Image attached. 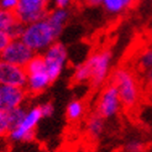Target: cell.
<instances>
[{
  "instance_id": "6da1fadb",
  "label": "cell",
  "mask_w": 152,
  "mask_h": 152,
  "mask_svg": "<svg viewBox=\"0 0 152 152\" xmlns=\"http://www.w3.org/2000/svg\"><path fill=\"white\" fill-rule=\"evenodd\" d=\"M61 36V32L53 27L50 21L43 18L31 24L24 25V30L20 39L35 53L41 55L51 45H53Z\"/></svg>"
},
{
  "instance_id": "7a4b0ae2",
  "label": "cell",
  "mask_w": 152,
  "mask_h": 152,
  "mask_svg": "<svg viewBox=\"0 0 152 152\" xmlns=\"http://www.w3.org/2000/svg\"><path fill=\"white\" fill-rule=\"evenodd\" d=\"M111 83L116 87L123 106L132 109L140 100V86L135 74L127 68H118L111 75Z\"/></svg>"
},
{
  "instance_id": "3957f363",
  "label": "cell",
  "mask_w": 152,
  "mask_h": 152,
  "mask_svg": "<svg viewBox=\"0 0 152 152\" xmlns=\"http://www.w3.org/2000/svg\"><path fill=\"white\" fill-rule=\"evenodd\" d=\"M27 73V82H26V92L31 95H37L45 92L51 84L52 79L45 68V62L42 55H36L25 67Z\"/></svg>"
},
{
  "instance_id": "277c9868",
  "label": "cell",
  "mask_w": 152,
  "mask_h": 152,
  "mask_svg": "<svg viewBox=\"0 0 152 152\" xmlns=\"http://www.w3.org/2000/svg\"><path fill=\"white\" fill-rule=\"evenodd\" d=\"M43 119L40 105L26 109V114L20 123L10 129L7 139L12 142H30L35 137V130Z\"/></svg>"
},
{
  "instance_id": "5b68a950",
  "label": "cell",
  "mask_w": 152,
  "mask_h": 152,
  "mask_svg": "<svg viewBox=\"0 0 152 152\" xmlns=\"http://www.w3.org/2000/svg\"><path fill=\"white\" fill-rule=\"evenodd\" d=\"M113 55L108 50L98 51L90 55L84 62L87 63L90 72V83L93 87H100L108 79L110 74Z\"/></svg>"
},
{
  "instance_id": "8992f818",
  "label": "cell",
  "mask_w": 152,
  "mask_h": 152,
  "mask_svg": "<svg viewBox=\"0 0 152 152\" xmlns=\"http://www.w3.org/2000/svg\"><path fill=\"white\" fill-rule=\"evenodd\" d=\"M43 62H45V68L50 75L52 82H55L61 74H62L64 67L68 61V51L63 43L56 41L53 45L41 53Z\"/></svg>"
},
{
  "instance_id": "52a82bcc",
  "label": "cell",
  "mask_w": 152,
  "mask_h": 152,
  "mask_svg": "<svg viewBox=\"0 0 152 152\" xmlns=\"http://www.w3.org/2000/svg\"><path fill=\"white\" fill-rule=\"evenodd\" d=\"M51 0H19L15 16L24 25L46 18L50 11Z\"/></svg>"
},
{
  "instance_id": "ba28073f",
  "label": "cell",
  "mask_w": 152,
  "mask_h": 152,
  "mask_svg": "<svg viewBox=\"0 0 152 152\" xmlns=\"http://www.w3.org/2000/svg\"><path fill=\"white\" fill-rule=\"evenodd\" d=\"M123 106L118 93L116 87L113 84H108L103 88L96 100V113L102 115L104 119H110L115 116Z\"/></svg>"
},
{
  "instance_id": "9c48e42d",
  "label": "cell",
  "mask_w": 152,
  "mask_h": 152,
  "mask_svg": "<svg viewBox=\"0 0 152 152\" xmlns=\"http://www.w3.org/2000/svg\"><path fill=\"white\" fill-rule=\"evenodd\" d=\"M35 55L36 53L21 39H11L7 46L0 53V58L12 64L26 67Z\"/></svg>"
},
{
  "instance_id": "30bf717a",
  "label": "cell",
  "mask_w": 152,
  "mask_h": 152,
  "mask_svg": "<svg viewBox=\"0 0 152 152\" xmlns=\"http://www.w3.org/2000/svg\"><path fill=\"white\" fill-rule=\"evenodd\" d=\"M27 92L22 87L0 86V110L9 113L16 108L24 106Z\"/></svg>"
},
{
  "instance_id": "8fae6325",
  "label": "cell",
  "mask_w": 152,
  "mask_h": 152,
  "mask_svg": "<svg viewBox=\"0 0 152 152\" xmlns=\"http://www.w3.org/2000/svg\"><path fill=\"white\" fill-rule=\"evenodd\" d=\"M27 73L25 67L12 64L0 58V86L26 87Z\"/></svg>"
},
{
  "instance_id": "7c38bea8",
  "label": "cell",
  "mask_w": 152,
  "mask_h": 152,
  "mask_svg": "<svg viewBox=\"0 0 152 152\" xmlns=\"http://www.w3.org/2000/svg\"><path fill=\"white\" fill-rule=\"evenodd\" d=\"M69 10L68 9H59V7H52L46 15V19L50 21V24L55 27L58 32L62 34L64 26L69 20Z\"/></svg>"
},
{
  "instance_id": "4fadbf2b",
  "label": "cell",
  "mask_w": 152,
  "mask_h": 152,
  "mask_svg": "<svg viewBox=\"0 0 152 152\" xmlns=\"http://www.w3.org/2000/svg\"><path fill=\"white\" fill-rule=\"evenodd\" d=\"M104 129H105V119L102 115H99L98 113L92 114V115L87 119L86 130H87V134L92 139L100 137L104 132Z\"/></svg>"
},
{
  "instance_id": "5bb4252c",
  "label": "cell",
  "mask_w": 152,
  "mask_h": 152,
  "mask_svg": "<svg viewBox=\"0 0 152 152\" xmlns=\"http://www.w3.org/2000/svg\"><path fill=\"white\" fill-rule=\"evenodd\" d=\"M86 113L84 103L79 99H73L68 103L66 108V115L69 121H78L83 118Z\"/></svg>"
},
{
  "instance_id": "9a60e30c",
  "label": "cell",
  "mask_w": 152,
  "mask_h": 152,
  "mask_svg": "<svg viewBox=\"0 0 152 152\" xmlns=\"http://www.w3.org/2000/svg\"><path fill=\"white\" fill-rule=\"evenodd\" d=\"M134 3L135 0H103L102 5L109 14L116 15V14L124 12Z\"/></svg>"
},
{
  "instance_id": "2e32d148",
  "label": "cell",
  "mask_w": 152,
  "mask_h": 152,
  "mask_svg": "<svg viewBox=\"0 0 152 152\" xmlns=\"http://www.w3.org/2000/svg\"><path fill=\"white\" fill-rule=\"evenodd\" d=\"M19 20L16 19L14 12L10 11H5L0 9V31L6 32L9 35V31L11 30V27L16 24Z\"/></svg>"
},
{
  "instance_id": "e0dca14e",
  "label": "cell",
  "mask_w": 152,
  "mask_h": 152,
  "mask_svg": "<svg viewBox=\"0 0 152 152\" xmlns=\"http://www.w3.org/2000/svg\"><path fill=\"white\" fill-rule=\"evenodd\" d=\"M73 80L75 83H86L90 80V72L86 62H82L75 67L73 73Z\"/></svg>"
},
{
  "instance_id": "ac0fdd59",
  "label": "cell",
  "mask_w": 152,
  "mask_h": 152,
  "mask_svg": "<svg viewBox=\"0 0 152 152\" xmlns=\"http://www.w3.org/2000/svg\"><path fill=\"white\" fill-rule=\"evenodd\" d=\"M137 64L143 72L152 69V47L145 48L140 53L137 57Z\"/></svg>"
},
{
  "instance_id": "d6986e66",
  "label": "cell",
  "mask_w": 152,
  "mask_h": 152,
  "mask_svg": "<svg viewBox=\"0 0 152 152\" xmlns=\"http://www.w3.org/2000/svg\"><path fill=\"white\" fill-rule=\"evenodd\" d=\"M26 109L25 106H20V108H16L11 111L7 113V115H9V120H10V124H11V127L16 126L20 121L24 119L25 114H26Z\"/></svg>"
},
{
  "instance_id": "ffe728a7",
  "label": "cell",
  "mask_w": 152,
  "mask_h": 152,
  "mask_svg": "<svg viewBox=\"0 0 152 152\" xmlns=\"http://www.w3.org/2000/svg\"><path fill=\"white\" fill-rule=\"evenodd\" d=\"M10 129H11V124L9 120V115H7V113L0 110V139L7 137Z\"/></svg>"
},
{
  "instance_id": "44dd1931",
  "label": "cell",
  "mask_w": 152,
  "mask_h": 152,
  "mask_svg": "<svg viewBox=\"0 0 152 152\" xmlns=\"http://www.w3.org/2000/svg\"><path fill=\"white\" fill-rule=\"evenodd\" d=\"M19 5V0H0V9L5 11L15 12Z\"/></svg>"
},
{
  "instance_id": "7402d4cb",
  "label": "cell",
  "mask_w": 152,
  "mask_h": 152,
  "mask_svg": "<svg viewBox=\"0 0 152 152\" xmlns=\"http://www.w3.org/2000/svg\"><path fill=\"white\" fill-rule=\"evenodd\" d=\"M40 109H41L43 118H50V116L53 115V113H55V106H53V104L50 103V102L40 104Z\"/></svg>"
},
{
  "instance_id": "603a6c76",
  "label": "cell",
  "mask_w": 152,
  "mask_h": 152,
  "mask_svg": "<svg viewBox=\"0 0 152 152\" xmlns=\"http://www.w3.org/2000/svg\"><path fill=\"white\" fill-rule=\"evenodd\" d=\"M125 148L127 152H135V151L142 150V143L140 140H130V141H127Z\"/></svg>"
},
{
  "instance_id": "cb8c5ba5",
  "label": "cell",
  "mask_w": 152,
  "mask_h": 152,
  "mask_svg": "<svg viewBox=\"0 0 152 152\" xmlns=\"http://www.w3.org/2000/svg\"><path fill=\"white\" fill-rule=\"evenodd\" d=\"M73 3V0H51V5L53 7H59V9H68Z\"/></svg>"
},
{
  "instance_id": "d4e9b609",
  "label": "cell",
  "mask_w": 152,
  "mask_h": 152,
  "mask_svg": "<svg viewBox=\"0 0 152 152\" xmlns=\"http://www.w3.org/2000/svg\"><path fill=\"white\" fill-rule=\"evenodd\" d=\"M11 41V37L7 35L6 32H3L0 31V53L3 52V50L7 46V43Z\"/></svg>"
},
{
  "instance_id": "484cf974",
  "label": "cell",
  "mask_w": 152,
  "mask_h": 152,
  "mask_svg": "<svg viewBox=\"0 0 152 152\" xmlns=\"http://www.w3.org/2000/svg\"><path fill=\"white\" fill-rule=\"evenodd\" d=\"M145 74H143V79H145V83L150 87L152 88V69H148L146 72H143Z\"/></svg>"
},
{
  "instance_id": "4316f807",
  "label": "cell",
  "mask_w": 152,
  "mask_h": 152,
  "mask_svg": "<svg viewBox=\"0 0 152 152\" xmlns=\"http://www.w3.org/2000/svg\"><path fill=\"white\" fill-rule=\"evenodd\" d=\"M84 4H87L89 6H99L103 4V0H86Z\"/></svg>"
},
{
  "instance_id": "83f0119b",
  "label": "cell",
  "mask_w": 152,
  "mask_h": 152,
  "mask_svg": "<svg viewBox=\"0 0 152 152\" xmlns=\"http://www.w3.org/2000/svg\"><path fill=\"white\" fill-rule=\"evenodd\" d=\"M135 152H146L145 150H139V151H135Z\"/></svg>"
},
{
  "instance_id": "f1b7e54d",
  "label": "cell",
  "mask_w": 152,
  "mask_h": 152,
  "mask_svg": "<svg viewBox=\"0 0 152 152\" xmlns=\"http://www.w3.org/2000/svg\"><path fill=\"white\" fill-rule=\"evenodd\" d=\"M0 152H6V151H4V150H0Z\"/></svg>"
},
{
  "instance_id": "f546056e",
  "label": "cell",
  "mask_w": 152,
  "mask_h": 152,
  "mask_svg": "<svg viewBox=\"0 0 152 152\" xmlns=\"http://www.w3.org/2000/svg\"><path fill=\"white\" fill-rule=\"evenodd\" d=\"M151 103H152V94H151Z\"/></svg>"
},
{
  "instance_id": "4dcf8cb0",
  "label": "cell",
  "mask_w": 152,
  "mask_h": 152,
  "mask_svg": "<svg viewBox=\"0 0 152 152\" xmlns=\"http://www.w3.org/2000/svg\"><path fill=\"white\" fill-rule=\"evenodd\" d=\"M80 1H83V3H84V1H86V0H80Z\"/></svg>"
},
{
  "instance_id": "1f68e13d",
  "label": "cell",
  "mask_w": 152,
  "mask_h": 152,
  "mask_svg": "<svg viewBox=\"0 0 152 152\" xmlns=\"http://www.w3.org/2000/svg\"><path fill=\"white\" fill-rule=\"evenodd\" d=\"M135 1H136V0H135Z\"/></svg>"
}]
</instances>
